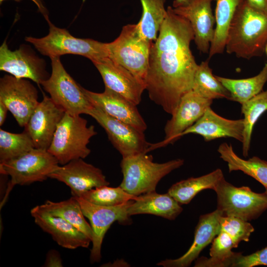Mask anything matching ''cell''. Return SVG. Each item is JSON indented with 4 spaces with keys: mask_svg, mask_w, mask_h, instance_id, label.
<instances>
[{
    "mask_svg": "<svg viewBox=\"0 0 267 267\" xmlns=\"http://www.w3.org/2000/svg\"><path fill=\"white\" fill-rule=\"evenodd\" d=\"M167 10L151 47L145 89L152 101L172 115L181 97L192 90L198 64L190 47L194 36L189 22L172 6Z\"/></svg>",
    "mask_w": 267,
    "mask_h": 267,
    "instance_id": "6da1fadb",
    "label": "cell"
},
{
    "mask_svg": "<svg viewBox=\"0 0 267 267\" xmlns=\"http://www.w3.org/2000/svg\"><path fill=\"white\" fill-rule=\"evenodd\" d=\"M267 44V14L245 0L238 7L228 31L225 50L238 58L262 56Z\"/></svg>",
    "mask_w": 267,
    "mask_h": 267,
    "instance_id": "7a4b0ae2",
    "label": "cell"
},
{
    "mask_svg": "<svg viewBox=\"0 0 267 267\" xmlns=\"http://www.w3.org/2000/svg\"><path fill=\"white\" fill-rule=\"evenodd\" d=\"M146 153L123 158L121 162L123 178L120 186L130 194L139 196L155 191L157 184L163 177L184 163L181 159L155 163L153 157Z\"/></svg>",
    "mask_w": 267,
    "mask_h": 267,
    "instance_id": "3957f363",
    "label": "cell"
},
{
    "mask_svg": "<svg viewBox=\"0 0 267 267\" xmlns=\"http://www.w3.org/2000/svg\"><path fill=\"white\" fill-rule=\"evenodd\" d=\"M96 134L94 127L88 126L87 120L81 115L65 112L47 151L61 165L73 160L84 159L90 154L88 144Z\"/></svg>",
    "mask_w": 267,
    "mask_h": 267,
    "instance_id": "277c9868",
    "label": "cell"
},
{
    "mask_svg": "<svg viewBox=\"0 0 267 267\" xmlns=\"http://www.w3.org/2000/svg\"><path fill=\"white\" fill-rule=\"evenodd\" d=\"M153 43L141 36L137 24H127L123 27L120 34L114 41L106 43L108 57L129 71L146 88Z\"/></svg>",
    "mask_w": 267,
    "mask_h": 267,
    "instance_id": "5b68a950",
    "label": "cell"
},
{
    "mask_svg": "<svg viewBox=\"0 0 267 267\" xmlns=\"http://www.w3.org/2000/svg\"><path fill=\"white\" fill-rule=\"evenodd\" d=\"M46 21L49 25L47 35L41 38H25L42 55L50 58L67 54L79 55L91 62L108 57L106 43L75 37L66 29L56 27L49 19Z\"/></svg>",
    "mask_w": 267,
    "mask_h": 267,
    "instance_id": "8992f818",
    "label": "cell"
},
{
    "mask_svg": "<svg viewBox=\"0 0 267 267\" xmlns=\"http://www.w3.org/2000/svg\"><path fill=\"white\" fill-rule=\"evenodd\" d=\"M59 166L56 159L47 150L36 148L16 158L0 163V174L10 177L1 207L15 185L43 181Z\"/></svg>",
    "mask_w": 267,
    "mask_h": 267,
    "instance_id": "52a82bcc",
    "label": "cell"
},
{
    "mask_svg": "<svg viewBox=\"0 0 267 267\" xmlns=\"http://www.w3.org/2000/svg\"><path fill=\"white\" fill-rule=\"evenodd\" d=\"M52 71L42 86L52 100L71 115L88 114L93 105L77 84L64 69L60 57L50 58Z\"/></svg>",
    "mask_w": 267,
    "mask_h": 267,
    "instance_id": "ba28073f",
    "label": "cell"
},
{
    "mask_svg": "<svg viewBox=\"0 0 267 267\" xmlns=\"http://www.w3.org/2000/svg\"><path fill=\"white\" fill-rule=\"evenodd\" d=\"M214 191L217 194V209L223 216H234L249 222L267 210L265 192L257 193L248 186H235L224 178Z\"/></svg>",
    "mask_w": 267,
    "mask_h": 267,
    "instance_id": "9c48e42d",
    "label": "cell"
},
{
    "mask_svg": "<svg viewBox=\"0 0 267 267\" xmlns=\"http://www.w3.org/2000/svg\"><path fill=\"white\" fill-rule=\"evenodd\" d=\"M76 197L84 216L89 220L92 231L90 262L92 264L98 263L101 259L104 237L112 224L115 222L124 224L131 222L128 209L134 200L118 206H103L90 203L81 197Z\"/></svg>",
    "mask_w": 267,
    "mask_h": 267,
    "instance_id": "30bf717a",
    "label": "cell"
},
{
    "mask_svg": "<svg viewBox=\"0 0 267 267\" xmlns=\"http://www.w3.org/2000/svg\"><path fill=\"white\" fill-rule=\"evenodd\" d=\"M88 115L104 129L109 140L123 158L147 153L151 143L146 141L144 132L110 116L94 106Z\"/></svg>",
    "mask_w": 267,
    "mask_h": 267,
    "instance_id": "8fae6325",
    "label": "cell"
},
{
    "mask_svg": "<svg viewBox=\"0 0 267 267\" xmlns=\"http://www.w3.org/2000/svg\"><path fill=\"white\" fill-rule=\"evenodd\" d=\"M38 91L29 81L5 75L0 79V102L8 108L19 126L25 127L38 105Z\"/></svg>",
    "mask_w": 267,
    "mask_h": 267,
    "instance_id": "7c38bea8",
    "label": "cell"
},
{
    "mask_svg": "<svg viewBox=\"0 0 267 267\" xmlns=\"http://www.w3.org/2000/svg\"><path fill=\"white\" fill-rule=\"evenodd\" d=\"M213 100L205 98L191 90L180 98L171 118L164 128V139L151 144L147 152L172 144L181 137V134L192 126L211 107Z\"/></svg>",
    "mask_w": 267,
    "mask_h": 267,
    "instance_id": "4fadbf2b",
    "label": "cell"
},
{
    "mask_svg": "<svg viewBox=\"0 0 267 267\" xmlns=\"http://www.w3.org/2000/svg\"><path fill=\"white\" fill-rule=\"evenodd\" d=\"M0 70L18 79H30L39 85L49 77L45 61L30 46L21 45L12 51L5 41L0 47Z\"/></svg>",
    "mask_w": 267,
    "mask_h": 267,
    "instance_id": "5bb4252c",
    "label": "cell"
},
{
    "mask_svg": "<svg viewBox=\"0 0 267 267\" xmlns=\"http://www.w3.org/2000/svg\"><path fill=\"white\" fill-rule=\"evenodd\" d=\"M49 178L65 183L70 188L72 196L75 197H80L92 188L110 184L100 169L82 158L60 166L49 175Z\"/></svg>",
    "mask_w": 267,
    "mask_h": 267,
    "instance_id": "9a60e30c",
    "label": "cell"
},
{
    "mask_svg": "<svg viewBox=\"0 0 267 267\" xmlns=\"http://www.w3.org/2000/svg\"><path fill=\"white\" fill-rule=\"evenodd\" d=\"M65 113L50 97L44 95L25 127L24 131L32 138L35 148L47 150Z\"/></svg>",
    "mask_w": 267,
    "mask_h": 267,
    "instance_id": "2e32d148",
    "label": "cell"
},
{
    "mask_svg": "<svg viewBox=\"0 0 267 267\" xmlns=\"http://www.w3.org/2000/svg\"><path fill=\"white\" fill-rule=\"evenodd\" d=\"M213 0H190L186 4L173 8L178 15L186 19L194 33V41L200 52L208 54L214 37L215 18Z\"/></svg>",
    "mask_w": 267,
    "mask_h": 267,
    "instance_id": "e0dca14e",
    "label": "cell"
},
{
    "mask_svg": "<svg viewBox=\"0 0 267 267\" xmlns=\"http://www.w3.org/2000/svg\"><path fill=\"white\" fill-rule=\"evenodd\" d=\"M92 62L101 75L105 89L135 105L140 102L145 86L129 71L108 57Z\"/></svg>",
    "mask_w": 267,
    "mask_h": 267,
    "instance_id": "ac0fdd59",
    "label": "cell"
},
{
    "mask_svg": "<svg viewBox=\"0 0 267 267\" xmlns=\"http://www.w3.org/2000/svg\"><path fill=\"white\" fill-rule=\"evenodd\" d=\"M30 213L36 224L64 248L72 250L88 248L91 242L76 227L63 219L50 214L40 205L33 208Z\"/></svg>",
    "mask_w": 267,
    "mask_h": 267,
    "instance_id": "d6986e66",
    "label": "cell"
},
{
    "mask_svg": "<svg viewBox=\"0 0 267 267\" xmlns=\"http://www.w3.org/2000/svg\"><path fill=\"white\" fill-rule=\"evenodd\" d=\"M83 92L94 106L110 116L144 132L147 125L136 106L124 97L105 88L103 92L89 90L81 86Z\"/></svg>",
    "mask_w": 267,
    "mask_h": 267,
    "instance_id": "ffe728a7",
    "label": "cell"
},
{
    "mask_svg": "<svg viewBox=\"0 0 267 267\" xmlns=\"http://www.w3.org/2000/svg\"><path fill=\"white\" fill-rule=\"evenodd\" d=\"M223 215L217 209L214 211L201 215L196 226L193 242L187 251L176 259H166L158 263L164 267H187L198 258L200 252L221 231L219 218Z\"/></svg>",
    "mask_w": 267,
    "mask_h": 267,
    "instance_id": "44dd1931",
    "label": "cell"
},
{
    "mask_svg": "<svg viewBox=\"0 0 267 267\" xmlns=\"http://www.w3.org/2000/svg\"><path fill=\"white\" fill-rule=\"evenodd\" d=\"M243 119L229 120L215 113L209 107L204 114L182 134L202 136L205 141L219 138L231 137L240 142L243 139Z\"/></svg>",
    "mask_w": 267,
    "mask_h": 267,
    "instance_id": "7402d4cb",
    "label": "cell"
},
{
    "mask_svg": "<svg viewBox=\"0 0 267 267\" xmlns=\"http://www.w3.org/2000/svg\"><path fill=\"white\" fill-rule=\"evenodd\" d=\"M180 204L168 193L159 194L154 191L137 196L129 206L128 213L130 217L151 214L174 220L182 211Z\"/></svg>",
    "mask_w": 267,
    "mask_h": 267,
    "instance_id": "603a6c76",
    "label": "cell"
},
{
    "mask_svg": "<svg viewBox=\"0 0 267 267\" xmlns=\"http://www.w3.org/2000/svg\"><path fill=\"white\" fill-rule=\"evenodd\" d=\"M215 0V28L208 59L224 52L230 24L238 6L245 0Z\"/></svg>",
    "mask_w": 267,
    "mask_h": 267,
    "instance_id": "cb8c5ba5",
    "label": "cell"
},
{
    "mask_svg": "<svg viewBox=\"0 0 267 267\" xmlns=\"http://www.w3.org/2000/svg\"><path fill=\"white\" fill-rule=\"evenodd\" d=\"M223 178L222 171L217 169L201 177L177 182L171 186L168 193L179 203L187 204L200 191L207 189L215 190Z\"/></svg>",
    "mask_w": 267,
    "mask_h": 267,
    "instance_id": "d4e9b609",
    "label": "cell"
},
{
    "mask_svg": "<svg viewBox=\"0 0 267 267\" xmlns=\"http://www.w3.org/2000/svg\"><path fill=\"white\" fill-rule=\"evenodd\" d=\"M218 152L220 158L227 163L229 172L241 171L267 187V161L257 156L243 159L234 152L230 144L226 142L219 146Z\"/></svg>",
    "mask_w": 267,
    "mask_h": 267,
    "instance_id": "484cf974",
    "label": "cell"
},
{
    "mask_svg": "<svg viewBox=\"0 0 267 267\" xmlns=\"http://www.w3.org/2000/svg\"><path fill=\"white\" fill-rule=\"evenodd\" d=\"M216 77L229 91V100L242 104L263 91L267 82V62L260 72L252 77L234 79Z\"/></svg>",
    "mask_w": 267,
    "mask_h": 267,
    "instance_id": "4316f807",
    "label": "cell"
},
{
    "mask_svg": "<svg viewBox=\"0 0 267 267\" xmlns=\"http://www.w3.org/2000/svg\"><path fill=\"white\" fill-rule=\"evenodd\" d=\"M40 206L50 214L68 222L92 240V231L76 197L59 202L46 200Z\"/></svg>",
    "mask_w": 267,
    "mask_h": 267,
    "instance_id": "83f0119b",
    "label": "cell"
},
{
    "mask_svg": "<svg viewBox=\"0 0 267 267\" xmlns=\"http://www.w3.org/2000/svg\"><path fill=\"white\" fill-rule=\"evenodd\" d=\"M236 248L231 238L225 232L221 230L212 242L210 258L202 257L196 259L195 267H232L239 253L234 252Z\"/></svg>",
    "mask_w": 267,
    "mask_h": 267,
    "instance_id": "f1b7e54d",
    "label": "cell"
},
{
    "mask_svg": "<svg viewBox=\"0 0 267 267\" xmlns=\"http://www.w3.org/2000/svg\"><path fill=\"white\" fill-rule=\"evenodd\" d=\"M142 7V15L137 27L144 39L154 42L167 13L165 7L166 0H140Z\"/></svg>",
    "mask_w": 267,
    "mask_h": 267,
    "instance_id": "f546056e",
    "label": "cell"
},
{
    "mask_svg": "<svg viewBox=\"0 0 267 267\" xmlns=\"http://www.w3.org/2000/svg\"><path fill=\"white\" fill-rule=\"evenodd\" d=\"M209 60L202 61L198 65L192 90L205 98L211 100L225 98L229 100L230 95L229 91L213 75Z\"/></svg>",
    "mask_w": 267,
    "mask_h": 267,
    "instance_id": "4dcf8cb0",
    "label": "cell"
},
{
    "mask_svg": "<svg viewBox=\"0 0 267 267\" xmlns=\"http://www.w3.org/2000/svg\"><path fill=\"white\" fill-rule=\"evenodd\" d=\"M241 105V113L244 115L243 155L247 157L250 147L252 134L255 124L259 118L267 111V90L262 91Z\"/></svg>",
    "mask_w": 267,
    "mask_h": 267,
    "instance_id": "1f68e13d",
    "label": "cell"
},
{
    "mask_svg": "<svg viewBox=\"0 0 267 267\" xmlns=\"http://www.w3.org/2000/svg\"><path fill=\"white\" fill-rule=\"evenodd\" d=\"M34 148L32 138L25 131L15 134L0 129V163L16 158Z\"/></svg>",
    "mask_w": 267,
    "mask_h": 267,
    "instance_id": "d6a6232c",
    "label": "cell"
},
{
    "mask_svg": "<svg viewBox=\"0 0 267 267\" xmlns=\"http://www.w3.org/2000/svg\"><path fill=\"white\" fill-rule=\"evenodd\" d=\"M79 197L99 206H116L136 200L137 196L128 193L120 186L111 187L104 185L88 190Z\"/></svg>",
    "mask_w": 267,
    "mask_h": 267,
    "instance_id": "836d02e7",
    "label": "cell"
},
{
    "mask_svg": "<svg viewBox=\"0 0 267 267\" xmlns=\"http://www.w3.org/2000/svg\"><path fill=\"white\" fill-rule=\"evenodd\" d=\"M221 230L227 233L237 248L240 242H248L254 231L249 222L238 217L221 215L219 218Z\"/></svg>",
    "mask_w": 267,
    "mask_h": 267,
    "instance_id": "e575fe53",
    "label": "cell"
},
{
    "mask_svg": "<svg viewBox=\"0 0 267 267\" xmlns=\"http://www.w3.org/2000/svg\"><path fill=\"white\" fill-rule=\"evenodd\" d=\"M258 266H267V246L246 256L239 253L232 267H254Z\"/></svg>",
    "mask_w": 267,
    "mask_h": 267,
    "instance_id": "d590c367",
    "label": "cell"
},
{
    "mask_svg": "<svg viewBox=\"0 0 267 267\" xmlns=\"http://www.w3.org/2000/svg\"><path fill=\"white\" fill-rule=\"evenodd\" d=\"M44 267H62V261L60 254L55 250H49L46 254Z\"/></svg>",
    "mask_w": 267,
    "mask_h": 267,
    "instance_id": "8d00e7d4",
    "label": "cell"
},
{
    "mask_svg": "<svg viewBox=\"0 0 267 267\" xmlns=\"http://www.w3.org/2000/svg\"><path fill=\"white\" fill-rule=\"evenodd\" d=\"M247 1L255 8L267 14V0H247Z\"/></svg>",
    "mask_w": 267,
    "mask_h": 267,
    "instance_id": "74e56055",
    "label": "cell"
},
{
    "mask_svg": "<svg viewBox=\"0 0 267 267\" xmlns=\"http://www.w3.org/2000/svg\"><path fill=\"white\" fill-rule=\"evenodd\" d=\"M5 0H0V3H1ZM17 1H19L21 0H14ZM34 2L38 7L39 11L43 15L46 20L49 19L48 11L46 8L44 6L42 0H31Z\"/></svg>",
    "mask_w": 267,
    "mask_h": 267,
    "instance_id": "f35d334b",
    "label": "cell"
},
{
    "mask_svg": "<svg viewBox=\"0 0 267 267\" xmlns=\"http://www.w3.org/2000/svg\"><path fill=\"white\" fill-rule=\"evenodd\" d=\"M8 111L7 107L2 102H0V126H2L6 118L7 113Z\"/></svg>",
    "mask_w": 267,
    "mask_h": 267,
    "instance_id": "ab89813d",
    "label": "cell"
},
{
    "mask_svg": "<svg viewBox=\"0 0 267 267\" xmlns=\"http://www.w3.org/2000/svg\"><path fill=\"white\" fill-rule=\"evenodd\" d=\"M190 0H174L172 7L177 8L186 4Z\"/></svg>",
    "mask_w": 267,
    "mask_h": 267,
    "instance_id": "60d3db41",
    "label": "cell"
},
{
    "mask_svg": "<svg viewBox=\"0 0 267 267\" xmlns=\"http://www.w3.org/2000/svg\"><path fill=\"white\" fill-rule=\"evenodd\" d=\"M265 52H266L267 55V44L265 47Z\"/></svg>",
    "mask_w": 267,
    "mask_h": 267,
    "instance_id": "b9f144b4",
    "label": "cell"
},
{
    "mask_svg": "<svg viewBox=\"0 0 267 267\" xmlns=\"http://www.w3.org/2000/svg\"><path fill=\"white\" fill-rule=\"evenodd\" d=\"M265 189H266L265 192L267 194V187L265 188Z\"/></svg>",
    "mask_w": 267,
    "mask_h": 267,
    "instance_id": "7bdbcfd3",
    "label": "cell"
}]
</instances>
